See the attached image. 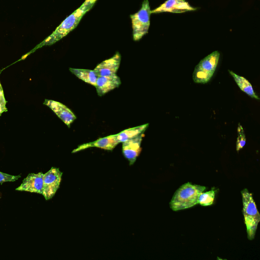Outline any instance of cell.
Segmentation results:
<instances>
[{"instance_id":"1","label":"cell","mask_w":260,"mask_h":260,"mask_svg":"<svg viewBox=\"0 0 260 260\" xmlns=\"http://www.w3.org/2000/svg\"><path fill=\"white\" fill-rule=\"evenodd\" d=\"M97 0H85L81 6L67 17L55 30L33 50L59 41L75 29L83 16L93 7Z\"/></svg>"},{"instance_id":"2","label":"cell","mask_w":260,"mask_h":260,"mask_svg":"<svg viewBox=\"0 0 260 260\" xmlns=\"http://www.w3.org/2000/svg\"><path fill=\"white\" fill-rule=\"evenodd\" d=\"M206 187L187 182L182 185L174 193L170 203L174 211L189 208L199 204L200 194Z\"/></svg>"},{"instance_id":"3","label":"cell","mask_w":260,"mask_h":260,"mask_svg":"<svg viewBox=\"0 0 260 260\" xmlns=\"http://www.w3.org/2000/svg\"><path fill=\"white\" fill-rule=\"evenodd\" d=\"M243 202V213L246 226L247 237L250 240L254 239L260 215L257 209L252 195L246 188L241 191Z\"/></svg>"},{"instance_id":"4","label":"cell","mask_w":260,"mask_h":260,"mask_svg":"<svg viewBox=\"0 0 260 260\" xmlns=\"http://www.w3.org/2000/svg\"><path fill=\"white\" fill-rule=\"evenodd\" d=\"M151 10L148 0H144L140 9L130 15L133 30V38L139 41L148 33L150 26Z\"/></svg>"},{"instance_id":"5","label":"cell","mask_w":260,"mask_h":260,"mask_svg":"<svg viewBox=\"0 0 260 260\" xmlns=\"http://www.w3.org/2000/svg\"><path fill=\"white\" fill-rule=\"evenodd\" d=\"M220 53L215 51L202 59L194 68L192 78L196 83L205 84L212 77L217 66Z\"/></svg>"},{"instance_id":"6","label":"cell","mask_w":260,"mask_h":260,"mask_svg":"<svg viewBox=\"0 0 260 260\" xmlns=\"http://www.w3.org/2000/svg\"><path fill=\"white\" fill-rule=\"evenodd\" d=\"M62 173L58 168L52 167L44 174L43 194L46 200L52 198L59 187Z\"/></svg>"},{"instance_id":"7","label":"cell","mask_w":260,"mask_h":260,"mask_svg":"<svg viewBox=\"0 0 260 260\" xmlns=\"http://www.w3.org/2000/svg\"><path fill=\"white\" fill-rule=\"evenodd\" d=\"M185 0H167L155 9L151 11V13L162 12L184 13L197 10Z\"/></svg>"},{"instance_id":"8","label":"cell","mask_w":260,"mask_h":260,"mask_svg":"<svg viewBox=\"0 0 260 260\" xmlns=\"http://www.w3.org/2000/svg\"><path fill=\"white\" fill-rule=\"evenodd\" d=\"M43 176L42 172L30 173L25 178L16 190L43 194Z\"/></svg>"},{"instance_id":"9","label":"cell","mask_w":260,"mask_h":260,"mask_svg":"<svg viewBox=\"0 0 260 260\" xmlns=\"http://www.w3.org/2000/svg\"><path fill=\"white\" fill-rule=\"evenodd\" d=\"M44 104L49 107L68 127H70L71 124L76 119L73 112L60 102L46 99Z\"/></svg>"},{"instance_id":"10","label":"cell","mask_w":260,"mask_h":260,"mask_svg":"<svg viewBox=\"0 0 260 260\" xmlns=\"http://www.w3.org/2000/svg\"><path fill=\"white\" fill-rule=\"evenodd\" d=\"M143 134L122 142V150L124 156L133 165L139 156L141 148V144Z\"/></svg>"},{"instance_id":"11","label":"cell","mask_w":260,"mask_h":260,"mask_svg":"<svg viewBox=\"0 0 260 260\" xmlns=\"http://www.w3.org/2000/svg\"><path fill=\"white\" fill-rule=\"evenodd\" d=\"M119 143L116 134L100 138L92 142L80 145L72 151V153H76L91 147H97L105 150H112Z\"/></svg>"},{"instance_id":"12","label":"cell","mask_w":260,"mask_h":260,"mask_svg":"<svg viewBox=\"0 0 260 260\" xmlns=\"http://www.w3.org/2000/svg\"><path fill=\"white\" fill-rule=\"evenodd\" d=\"M121 61V55L117 52L112 57L98 64L94 70L98 76L116 74Z\"/></svg>"},{"instance_id":"13","label":"cell","mask_w":260,"mask_h":260,"mask_svg":"<svg viewBox=\"0 0 260 260\" xmlns=\"http://www.w3.org/2000/svg\"><path fill=\"white\" fill-rule=\"evenodd\" d=\"M121 83L120 78L116 74L98 76L95 87L98 95L101 96L118 87Z\"/></svg>"},{"instance_id":"14","label":"cell","mask_w":260,"mask_h":260,"mask_svg":"<svg viewBox=\"0 0 260 260\" xmlns=\"http://www.w3.org/2000/svg\"><path fill=\"white\" fill-rule=\"evenodd\" d=\"M148 126L149 124L146 123L138 126L125 129L116 134L117 139L119 143H122L125 141L135 138L143 134Z\"/></svg>"},{"instance_id":"15","label":"cell","mask_w":260,"mask_h":260,"mask_svg":"<svg viewBox=\"0 0 260 260\" xmlns=\"http://www.w3.org/2000/svg\"><path fill=\"white\" fill-rule=\"evenodd\" d=\"M229 72L242 91L252 98L257 100H259V97L255 93L252 85L248 80L242 76L238 75L232 71L229 70Z\"/></svg>"},{"instance_id":"16","label":"cell","mask_w":260,"mask_h":260,"mask_svg":"<svg viewBox=\"0 0 260 260\" xmlns=\"http://www.w3.org/2000/svg\"><path fill=\"white\" fill-rule=\"evenodd\" d=\"M69 70L79 79L86 83L95 86L98 75L94 70L70 68Z\"/></svg>"},{"instance_id":"17","label":"cell","mask_w":260,"mask_h":260,"mask_svg":"<svg viewBox=\"0 0 260 260\" xmlns=\"http://www.w3.org/2000/svg\"><path fill=\"white\" fill-rule=\"evenodd\" d=\"M215 195V190H211L205 192H202L199 198V204L204 206L213 204Z\"/></svg>"},{"instance_id":"18","label":"cell","mask_w":260,"mask_h":260,"mask_svg":"<svg viewBox=\"0 0 260 260\" xmlns=\"http://www.w3.org/2000/svg\"><path fill=\"white\" fill-rule=\"evenodd\" d=\"M237 132L238 137L236 141V150L237 151H239L245 146L246 140L244 131L240 123L238 124Z\"/></svg>"},{"instance_id":"19","label":"cell","mask_w":260,"mask_h":260,"mask_svg":"<svg viewBox=\"0 0 260 260\" xmlns=\"http://www.w3.org/2000/svg\"><path fill=\"white\" fill-rule=\"evenodd\" d=\"M21 177L20 175H12L0 172V183L5 182H13L18 180Z\"/></svg>"},{"instance_id":"20","label":"cell","mask_w":260,"mask_h":260,"mask_svg":"<svg viewBox=\"0 0 260 260\" xmlns=\"http://www.w3.org/2000/svg\"><path fill=\"white\" fill-rule=\"evenodd\" d=\"M6 101L4 96L3 90L0 83V116L5 112L7 111L6 106Z\"/></svg>"}]
</instances>
